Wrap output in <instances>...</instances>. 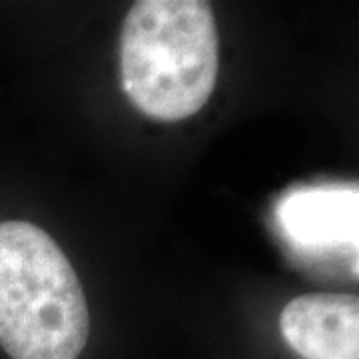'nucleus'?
Instances as JSON below:
<instances>
[{"label": "nucleus", "mask_w": 359, "mask_h": 359, "mask_svg": "<svg viewBox=\"0 0 359 359\" xmlns=\"http://www.w3.org/2000/svg\"><path fill=\"white\" fill-rule=\"evenodd\" d=\"M358 188L308 186L290 192L276 219L290 244L309 254L344 250L358 256Z\"/></svg>", "instance_id": "obj_3"}, {"label": "nucleus", "mask_w": 359, "mask_h": 359, "mask_svg": "<svg viewBox=\"0 0 359 359\" xmlns=\"http://www.w3.org/2000/svg\"><path fill=\"white\" fill-rule=\"evenodd\" d=\"M219 34L204 0H138L120 39L122 88L142 114L180 122L216 88Z\"/></svg>", "instance_id": "obj_1"}, {"label": "nucleus", "mask_w": 359, "mask_h": 359, "mask_svg": "<svg viewBox=\"0 0 359 359\" xmlns=\"http://www.w3.org/2000/svg\"><path fill=\"white\" fill-rule=\"evenodd\" d=\"M90 313L78 273L48 231L0 222V347L11 359H78Z\"/></svg>", "instance_id": "obj_2"}, {"label": "nucleus", "mask_w": 359, "mask_h": 359, "mask_svg": "<svg viewBox=\"0 0 359 359\" xmlns=\"http://www.w3.org/2000/svg\"><path fill=\"white\" fill-rule=\"evenodd\" d=\"M280 330L302 359H359L358 295H297L283 308Z\"/></svg>", "instance_id": "obj_4"}]
</instances>
